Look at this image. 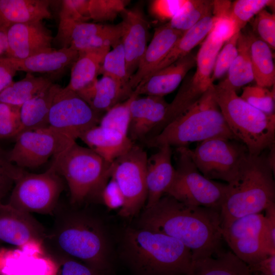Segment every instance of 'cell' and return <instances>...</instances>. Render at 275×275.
I'll use <instances>...</instances> for the list:
<instances>
[{
    "mask_svg": "<svg viewBox=\"0 0 275 275\" xmlns=\"http://www.w3.org/2000/svg\"><path fill=\"white\" fill-rule=\"evenodd\" d=\"M250 56L254 80L257 86L268 88L274 85L275 67L271 48L252 33H249Z\"/></svg>",
    "mask_w": 275,
    "mask_h": 275,
    "instance_id": "31",
    "label": "cell"
},
{
    "mask_svg": "<svg viewBox=\"0 0 275 275\" xmlns=\"http://www.w3.org/2000/svg\"><path fill=\"white\" fill-rule=\"evenodd\" d=\"M184 33L171 28L167 23L155 29L136 71L129 80L127 87L131 93L154 71Z\"/></svg>",
    "mask_w": 275,
    "mask_h": 275,
    "instance_id": "21",
    "label": "cell"
},
{
    "mask_svg": "<svg viewBox=\"0 0 275 275\" xmlns=\"http://www.w3.org/2000/svg\"><path fill=\"white\" fill-rule=\"evenodd\" d=\"M135 96L138 95L133 92L127 99L117 103L106 111L100 118L99 126L128 136L130 119V104Z\"/></svg>",
    "mask_w": 275,
    "mask_h": 275,
    "instance_id": "37",
    "label": "cell"
},
{
    "mask_svg": "<svg viewBox=\"0 0 275 275\" xmlns=\"http://www.w3.org/2000/svg\"><path fill=\"white\" fill-rule=\"evenodd\" d=\"M122 37L121 22L116 25L60 20L53 40L63 47H72L78 51L114 46Z\"/></svg>",
    "mask_w": 275,
    "mask_h": 275,
    "instance_id": "15",
    "label": "cell"
},
{
    "mask_svg": "<svg viewBox=\"0 0 275 275\" xmlns=\"http://www.w3.org/2000/svg\"><path fill=\"white\" fill-rule=\"evenodd\" d=\"M100 74L120 81L132 94L127 87L130 77L127 71L125 55L121 40L105 56L99 71Z\"/></svg>",
    "mask_w": 275,
    "mask_h": 275,
    "instance_id": "36",
    "label": "cell"
},
{
    "mask_svg": "<svg viewBox=\"0 0 275 275\" xmlns=\"http://www.w3.org/2000/svg\"><path fill=\"white\" fill-rule=\"evenodd\" d=\"M121 240L120 259L134 275H185L191 266V251L164 234L128 228Z\"/></svg>",
    "mask_w": 275,
    "mask_h": 275,
    "instance_id": "3",
    "label": "cell"
},
{
    "mask_svg": "<svg viewBox=\"0 0 275 275\" xmlns=\"http://www.w3.org/2000/svg\"><path fill=\"white\" fill-rule=\"evenodd\" d=\"M79 139L110 163L128 152L134 145L128 136L99 125L88 129Z\"/></svg>",
    "mask_w": 275,
    "mask_h": 275,
    "instance_id": "25",
    "label": "cell"
},
{
    "mask_svg": "<svg viewBox=\"0 0 275 275\" xmlns=\"http://www.w3.org/2000/svg\"><path fill=\"white\" fill-rule=\"evenodd\" d=\"M15 142L11 150L5 151L6 158L18 167L25 169L38 168L75 141L48 126L23 131L17 136Z\"/></svg>",
    "mask_w": 275,
    "mask_h": 275,
    "instance_id": "13",
    "label": "cell"
},
{
    "mask_svg": "<svg viewBox=\"0 0 275 275\" xmlns=\"http://www.w3.org/2000/svg\"><path fill=\"white\" fill-rule=\"evenodd\" d=\"M228 72V77L224 80L236 91L254 80L249 34L240 32L237 40V54Z\"/></svg>",
    "mask_w": 275,
    "mask_h": 275,
    "instance_id": "34",
    "label": "cell"
},
{
    "mask_svg": "<svg viewBox=\"0 0 275 275\" xmlns=\"http://www.w3.org/2000/svg\"><path fill=\"white\" fill-rule=\"evenodd\" d=\"M77 94L100 115L132 95L120 81L105 75Z\"/></svg>",
    "mask_w": 275,
    "mask_h": 275,
    "instance_id": "27",
    "label": "cell"
},
{
    "mask_svg": "<svg viewBox=\"0 0 275 275\" xmlns=\"http://www.w3.org/2000/svg\"><path fill=\"white\" fill-rule=\"evenodd\" d=\"M218 138L236 140L216 102L213 84L195 104L145 142L150 147L178 148Z\"/></svg>",
    "mask_w": 275,
    "mask_h": 275,
    "instance_id": "5",
    "label": "cell"
},
{
    "mask_svg": "<svg viewBox=\"0 0 275 275\" xmlns=\"http://www.w3.org/2000/svg\"><path fill=\"white\" fill-rule=\"evenodd\" d=\"M186 0H155L150 3V11L160 20H171Z\"/></svg>",
    "mask_w": 275,
    "mask_h": 275,
    "instance_id": "48",
    "label": "cell"
},
{
    "mask_svg": "<svg viewBox=\"0 0 275 275\" xmlns=\"http://www.w3.org/2000/svg\"><path fill=\"white\" fill-rule=\"evenodd\" d=\"M60 86L52 83L24 103L20 108V132L47 128L53 99Z\"/></svg>",
    "mask_w": 275,
    "mask_h": 275,
    "instance_id": "29",
    "label": "cell"
},
{
    "mask_svg": "<svg viewBox=\"0 0 275 275\" xmlns=\"http://www.w3.org/2000/svg\"><path fill=\"white\" fill-rule=\"evenodd\" d=\"M254 26L258 37L272 49L275 48V15L264 9L256 15Z\"/></svg>",
    "mask_w": 275,
    "mask_h": 275,
    "instance_id": "44",
    "label": "cell"
},
{
    "mask_svg": "<svg viewBox=\"0 0 275 275\" xmlns=\"http://www.w3.org/2000/svg\"><path fill=\"white\" fill-rule=\"evenodd\" d=\"M53 215V226L42 244L44 252L51 258H73L103 275L113 273L108 236L97 215L70 204H59Z\"/></svg>",
    "mask_w": 275,
    "mask_h": 275,
    "instance_id": "2",
    "label": "cell"
},
{
    "mask_svg": "<svg viewBox=\"0 0 275 275\" xmlns=\"http://www.w3.org/2000/svg\"><path fill=\"white\" fill-rule=\"evenodd\" d=\"M264 214L262 239L267 255L275 254V203L268 207Z\"/></svg>",
    "mask_w": 275,
    "mask_h": 275,
    "instance_id": "47",
    "label": "cell"
},
{
    "mask_svg": "<svg viewBox=\"0 0 275 275\" xmlns=\"http://www.w3.org/2000/svg\"><path fill=\"white\" fill-rule=\"evenodd\" d=\"M129 2L126 0H88L89 18L96 22L113 20L126 9Z\"/></svg>",
    "mask_w": 275,
    "mask_h": 275,
    "instance_id": "39",
    "label": "cell"
},
{
    "mask_svg": "<svg viewBox=\"0 0 275 275\" xmlns=\"http://www.w3.org/2000/svg\"><path fill=\"white\" fill-rule=\"evenodd\" d=\"M266 155L248 154L231 182L221 207L222 229L275 203V183Z\"/></svg>",
    "mask_w": 275,
    "mask_h": 275,
    "instance_id": "4",
    "label": "cell"
},
{
    "mask_svg": "<svg viewBox=\"0 0 275 275\" xmlns=\"http://www.w3.org/2000/svg\"><path fill=\"white\" fill-rule=\"evenodd\" d=\"M20 107L0 102V140L15 139L20 133Z\"/></svg>",
    "mask_w": 275,
    "mask_h": 275,
    "instance_id": "41",
    "label": "cell"
},
{
    "mask_svg": "<svg viewBox=\"0 0 275 275\" xmlns=\"http://www.w3.org/2000/svg\"><path fill=\"white\" fill-rule=\"evenodd\" d=\"M16 72L7 57H0V93L13 82Z\"/></svg>",
    "mask_w": 275,
    "mask_h": 275,
    "instance_id": "51",
    "label": "cell"
},
{
    "mask_svg": "<svg viewBox=\"0 0 275 275\" xmlns=\"http://www.w3.org/2000/svg\"><path fill=\"white\" fill-rule=\"evenodd\" d=\"M185 275H254L248 265L232 252L222 250L213 256L194 261Z\"/></svg>",
    "mask_w": 275,
    "mask_h": 275,
    "instance_id": "30",
    "label": "cell"
},
{
    "mask_svg": "<svg viewBox=\"0 0 275 275\" xmlns=\"http://www.w3.org/2000/svg\"><path fill=\"white\" fill-rule=\"evenodd\" d=\"M88 0H64L59 13L60 20L87 22L90 20Z\"/></svg>",
    "mask_w": 275,
    "mask_h": 275,
    "instance_id": "45",
    "label": "cell"
},
{
    "mask_svg": "<svg viewBox=\"0 0 275 275\" xmlns=\"http://www.w3.org/2000/svg\"><path fill=\"white\" fill-rule=\"evenodd\" d=\"M121 42L130 77L136 71L147 47L149 24L139 8L125 9L122 13Z\"/></svg>",
    "mask_w": 275,
    "mask_h": 275,
    "instance_id": "20",
    "label": "cell"
},
{
    "mask_svg": "<svg viewBox=\"0 0 275 275\" xmlns=\"http://www.w3.org/2000/svg\"><path fill=\"white\" fill-rule=\"evenodd\" d=\"M274 3L271 0H237L232 3L230 17L240 31L254 16Z\"/></svg>",
    "mask_w": 275,
    "mask_h": 275,
    "instance_id": "38",
    "label": "cell"
},
{
    "mask_svg": "<svg viewBox=\"0 0 275 275\" xmlns=\"http://www.w3.org/2000/svg\"><path fill=\"white\" fill-rule=\"evenodd\" d=\"M216 102L231 132L247 148L251 155H258L274 145L275 115L253 107L224 80L214 84Z\"/></svg>",
    "mask_w": 275,
    "mask_h": 275,
    "instance_id": "7",
    "label": "cell"
},
{
    "mask_svg": "<svg viewBox=\"0 0 275 275\" xmlns=\"http://www.w3.org/2000/svg\"><path fill=\"white\" fill-rule=\"evenodd\" d=\"M248 266L252 272L264 275H275V254H271L259 262Z\"/></svg>",
    "mask_w": 275,
    "mask_h": 275,
    "instance_id": "52",
    "label": "cell"
},
{
    "mask_svg": "<svg viewBox=\"0 0 275 275\" xmlns=\"http://www.w3.org/2000/svg\"><path fill=\"white\" fill-rule=\"evenodd\" d=\"M239 32L225 42L219 51L214 63L212 82L222 77L229 70L237 54V40Z\"/></svg>",
    "mask_w": 275,
    "mask_h": 275,
    "instance_id": "42",
    "label": "cell"
},
{
    "mask_svg": "<svg viewBox=\"0 0 275 275\" xmlns=\"http://www.w3.org/2000/svg\"><path fill=\"white\" fill-rule=\"evenodd\" d=\"M148 158L146 167L147 197L145 209L150 208L166 194L175 175L172 149L165 145Z\"/></svg>",
    "mask_w": 275,
    "mask_h": 275,
    "instance_id": "23",
    "label": "cell"
},
{
    "mask_svg": "<svg viewBox=\"0 0 275 275\" xmlns=\"http://www.w3.org/2000/svg\"><path fill=\"white\" fill-rule=\"evenodd\" d=\"M100 199L107 207L121 208L124 204V198L116 181L111 178L103 188Z\"/></svg>",
    "mask_w": 275,
    "mask_h": 275,
    "instance_id": "49",
    "label": "cell"
},
{
    "mask_svg": "<svg viewBox=\"0 0 275 275\" xmlns=\"http://www.w3.org/2000/svg\"><path fill=\"white\" fill-rule=\"evenodd\" d=\"M110 48L102 47L78 51V56L71 66L70 81L66 87L77 93L95 83L103 59Z\"/></svg>",
    "mask_w": 275,
    "mask_h": 275,
    "instance_id": "28",
    "label": "cell"
},
{
    "mask_svg": "<svg viewBox=\"0 0 275 275\" xmlns=\"http://www.w3.org/2000/svg\"><path fill=\"white\" fill-rule=\"evenodd\" d=\"M100 115L75 92L61 86L50 107L49 126L75 141L85 131L98 125Z\"/></svg>",
    "mask_w": 275,
    "mask_h": 275,
    "instance_id": "14",
    "label": "cell"
},
{
    "mask_svg": "<svg viewBox=\"0 0 275 275\" xmlns=\"http://www.w3.org/2000/svg\"><path fill=\"white\" fill-rule=\"evenodd\" d=\"M8 58L22 60L53 50L51 31L42 21L15 24L6 32Z\"/></svg>",
    "mask_w": 275,
    "mask_h": 275,
    "instance_id": "17",
    "label": "cell"
},
{
    "mask_svg": "<svg viewBox=\"0 0 275 275\" xmlns=\"http://www.w3.org/2000/svg\"><path fill=\"white\" fill-rule=\"evenodd\" d=\"M48 0H0V30L18 23L51 19Z\"/></svg>",
    "mask_w": 275,
    "mask_h": 275,
    "instance_id": "26",
    "label": "cell"
},
{
    "mask_svg": "<svg viewBox=\"0 0 275 275\" xmlns=\"http://www.w3.org/2000/svg\"><path fill=\"white\" fill-rule=\"evenodd\" d=\"M254 275H264V274H261V273H256V272H253Z\"/></svg>",
    "mask_w": 275,
    "mask_h": 275,
    "instance_id": "55",
    "label": "cell"
},
{
    "mask_svg": "<svg viewBox=\"0 0 275 275\" xmlns=\"http://www.w3.org/2000/svg\"><path fill=\"white\" fill-rule=\"evenodd\" d=\"M264 214L238 218L222 228V236L232 252L248 266L267 257L262 239Z\"/></svg>",
    "mask_w": 275,
    "mask_h": 275,
    "instance_id": "16",
    "label": "cell"
},
{
    "mask_svg": "<svg viewBox=\"0 0 275 275\" xmlns=\"http://www.w3.org/2000/svg\"><path fill=\"white\" fill-rule=\"evenodd\" d=\"M51 77L34 76L27 73L25 77L0 93V102L19 106L53 83Z\"/></svg>",
    "mask_w": 275,
    "mask_h": 275,
    "instance_id": "33",
    "label": "cell"
},
{
    "mask_svg": "<svg viewBox=\"0 0 275 275\" xmlns=\"http://www.w3.org/2000/svg\"><path fill=\"white\" fill-rule=\"evenodd\" d=\"M78 56V51L69 47L41 53L22 60L7 58L17 71L56 75L72 66Z\"/></svg>",
    "mask_w": 275,
    "mask_h": 275,
    "instance_id": "24",
    "label": "cell"
},
{
    "mask_svg": "<svg viewBox=\"0 0 275 275\" xmlns=\"http://www.w3.org/2000/svg\"><path fill=\"white\" fill-rule=\"evenodd\" d=\"M213 16V15H212ZM214 18V24L211 31L215 32L224 43L235 34L239 32L234 21L230 15L219 18Z\"/></svg>",
    "mask_w": 275,
    "mask_h": 275,
    "instance_id": "50",
    "label": "cell"
},
{
    "mask_svg": "<svg viewBox=\"0 0 275 275\" xmlns=\"http://www.w3.org/2000/svg\"><path fill=\"white\" fill-rule=\"evenodd\" d=\"M224 42L215 32L209 33L196 56V71L185 80L171 103L166 118L158 129L163 128L195 104L213 84L211 76L217 56Z\"/></svg>",
    "mask_w": 275,
    "mask_h": 275,
    "instance_id": "11",
    "label": "cell"
},
{
    "mask_svg": "<svg viewBox=\"0 0 275 275\" xmlns=\"http://www.w3.org/2000/svg\"><path fill=\"white\" fill-rule=\"evenodd\" d=\"M275 146L273 145L269 149L270 150L269 153L266 155L268 162L271 168L272 172L274 174L275 171Z\"/></svg>",
    "mask_w": 275,
    "mask_h": 275,
    "instance_id": "54",
    "label": "cell"
},
{
    "mask_svg": "<svg viewBox=\"0 0 275 275\" xmlns=\"http://www.w3.org/2000/svg\"><path fill=\"white\" fill-rule=\"evenodd\" d=\"M112 164L75 142L53 156L49 167L66 181L70 204L79 207L88 200L100 199L111 176Z\"/></svg>",
    "mask_w": 275,
    "mask_h": 275,
    "instance_id": "6",
    "label": "cell"
},
{
    "mask_svg": "<svg viewBox=\"0 0 275 275\" xmlns=\"http://www.w3.org/2000/svg\"><path fill=\"white\" fill-rule=\"evenodd\" d=\"M57 265L56 275H103L85 263L72 258H51Z\"/></svg>",
    "mask_w": 275,
    "mask_h": 275,
    "instance_id": "46",
    "label": "cell"
},
{
    "mask_svg": "<svg viewBox=\"0 0 275 275\" xmlns=\"http://www.w3.org/2000/svg\"><path fill=\"white\" fill-rule=\"evenodd\" d=\"M177 153L174 177L166 194L186 205L221 208L228 184L204 177L183 148H177Z\"/></svg>",
    "mask_w": 275,
    "mask_h": 275,
    "instance_id": "8",
    "label": "cell"
},
{
    "mask_svg": "<svg viewBox=\"0 0 275 275\" xmlns=\"http://www.w3.org/2000/svg\"><path fill=\"white\" fill-rule=\"evenodd\" d=\"M24 170L10 162L6 158L5 150L0 149V203L12 190L15 180Z\"/></svg>",
    "mask_w": 275,
    "mask_h": 275,
    "instance_id": "43",
    "label": "cell"
},
{
    "mask_svg": "<svg viewBox=\"0 0 275 275\" xmlns=\"http://www.w3.org/2000/svg\"><path fill=\"white\" fill-rule=\"evenodd\" d=\"M213 1L186 0L167 23L171 28L185 32L204 17L212 15Z\"/></svg>",
    "mask_w": 275,
    "mask_h": 275,
    "instance_id": "35",
    "label": "cell"
},
{
    "mask_svg": "<svg viewBox=\"0 0 275 275\" xmlns=\"http://www.w3.org/2000/svg\"><path fill=\"white\" fill-rule=\"evenodd\" d=\"M169 103L163 97L135 96L130 104V119L128 136L134 141L146 140L150 132L155 135L168 112ZM151 136V137H152Z\"/></svg>",
    "mask_w": 275,
    "mask_h": 275,
    "instance_id": "19",
    "label": "cell"
},
{
    "mask_svg": "<svg viewBox=\"0 0 275 275\" xmlns=\"http://www.w3.org/2000/svg\"><path fill=\"white\" fill-rule=\"evenodd\" d=\"M64 189V179L50 167L41 174L24 170L15 181L7 204L29 213L53 215Z\"/></svg>",
    "mask_w": 275,
    "mask_h": 275,
    "instance_id": "10",
    "label": "cell"
},
{
    "mask_svg": "<svg viewBox=\"0 0 275 275\" xmlns=\"http://www.w3.org/2000/svg\"><path fill=\"white\" fill-rule=\"evenodd\" d=\"M182 148L204 177L210 180H221L228 183L236 178L249 154L242 143L221 138L200 142L193 150Z\"/></svg>",
    "mask_w": 275,
    "mask_h": 275,
    "instance_id": "9",
    "label": "cell"
},
{
    "mask_svg": "<svg viewBox=\"0 0 275 275\" xmlns=\"http://www.w3.org/2000/svg\"><path fill=\"white\" fill-rule=\"evenodd\" d=\"M139 225L180 241L191 251L193 261L223 250L221 208L186 205L165 194L144 209Z\"/></svg>",
    "mask_w": 275,
    "mask_h": 275,
    "instance_id": "1",
    "label": "cell"
},
{
    "mask_svg": "<svg viewBox=\"0 0 275 275\" xmlns=\"http://www.w3.org/2000/svg\"><path fill=\"white\" fill-rule=\"evenodd\" d=\"M147 159L146 152L133 145L112 162L111 177L118 184L124 198V204L119 212L121 216L134 215L146 204Z\"/></svg>",
    "mask_w": 275,
    "mask_h": 275,
    "instance_id": "12",
    "label": "cell"
},
{
    "mask_svg": "<svg viewBox=\"0 0 275 275\" xmlns=\"http://www.w3.org/2000/svg\"><path fill=\"white\" fill-rule=\"evenodd\" d=\"M46 233L31 213L0 203V243L15 245L19 249L33 243L42 244Z\"/></svg>",
    "mask_w": 275,
    "mask_h": 275,
    "instance_id": "18",
    "label": "cell"
},
{
    "mask_svg": "<svg viewBox=\"0 0 275 275\" xmlns=\"http://www.w3.org/2000/svg\"><path fill=\"white\" fill-rule=\"evenodd\" d=\"M240 97L248 104L267 115H274V91L257 85L242 88Z\"/></svg>",
    "mask_w": 275,
    "mask_h": 275,
    "instance_id": "40",
    "label": "cell"
},
{
    "mask_svg": "<svg viewBox=\"0 0 275 275\" xmlns=\"http://www.w3.org/2000/svg\"><path fill=\"white\" fill-rule=\"evenodd\" d=\"M7 49V41L6 32L0 30V57L4 56Z\"/></svg>",
    "mask_w": 275,
    "mask_h": 275,
    "instance_id": "53",
    "label": "cell"
},
{
    "mask_svg": "<svg viewBox=\"0 0 275 275\" xmlns=\"http://www.w3.org/2000/svg\"><path fill=\"white\" fill-rule=\"evenodd\" d=\"M213 24V16L212 15L207 16L184 32L168 54L152 73L190 53L193 49L202 42L209 34L212 29Z\"/></svg>",
    "mask_w": 275,
    "mask_h": 275,
    "instance_id": "32",
    "label": "cell"
},
{
    "mask_svg": "<svg viewBox=\"0 0 275 275\" xmlns=\"http://www.w3.org/2000/svg\"><path fill=\"white\" fill-rule=\"evenodd\" d=\"M196 65V56L190 52L150 74L133 92L138 96L144 94L163 97L174 91Z\"/></svg>",
    "mask_w": 275,
    "mask_h": 275,
    "instance_id": "22",
    "label": "cell"
}]
</instances>
